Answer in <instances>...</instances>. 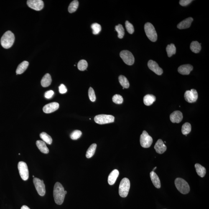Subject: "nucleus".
<instances>
[{
	"instance_id": "nucleus-1",
	"label": "nucleus",
	"mask_w": 209,
	"mask_h": 209,
	"mask_svg": "<svg viewBox=\"0 0 209 209\" xmlns=\"http://www.w3.org/2000/svg\"><path fill=\"white\" fill-rule=\"evenodd\" d=\"M67 191L65 190L63 186L59 182H57L54 185L53 195L55 203L58 205L63 203Z\"/></svg>"
},
{
	"instance_id": "nucleus-2",
	"label": "nucleus",
	"mask_w": 209,
	"mask_h": 209,
	"mask_svg": "<svg viewBox=\"0 0 209 209\" xmlns=\"http://www.w3.org/2000/svg\"><path fill=\"white\" fill-rule=\"evenodd\" d=\"M15 40L14 34L10 31H8L3 34L1 39V45L4 49L11 48Z\"/></svg>"
},
{
	"instance_id": "nucleus-3",
	"label": "nucleus",
	"mask_w": 209,
	"mask_h": 209,
	"mask_svg": "<svg viewBox=\"0 0 209 209\" xmlns=\"http://www.w3.org/2000/svg\"><path fill=\"white\" fill-rule=\"evenodd\" d=\"M175 184L176 187L180 193L186 195L190 192V185L184 179L180 178H177L175 179Z\"/></svg>"
},
{
	"instance_id": "nucleus-4",
	"label": "nucleus",
	"mask_w": 209,
	"mask_h": 209,
	"mask_svg": "<svg viewBox=\"0 0 209 209\" xmlns=\"http://www.w3.org/2000/svg\"><path fill=\"white\" fill-rule=\"evenodd\" d=\"M130 187V182L129 179L124 178L120 182L119 186V194L120 196L126 197L128 196Z\"/></svg>"
},
{
	"instance_id": "nucleus-5",
	"label": "nucleus",
	"mask_w": 209,
	"mask_h": 209,
	"mask_svg": "<svg viewBox=\"0 0 209 209\" xmlns=\"http://www.w3.org/2000/svg\"><path fill=\"white\" fill-rule=\"evenodd\" d=\"M145 32L149 40L155 42L157 39V34L155 29L152 24L147 23L144 26Z\"/></svg>"
},
{
	"instance_id": "nucleus-6",
	"label": "nucleus",
	"mask_w": 209,
	"mask_h": 209,
	"mask_svg": "<svg viewBox=\"0 0 209 209\" xmlns=\"http://www.w3.org/2000/svg\"><path fill=\"white\" fill-rule=\"evenodd\" d=\"M114 119V117L112 115L100 114L95 117L94 121L97 124H104L113 123Z\"/></svg>"
},
{
	"instance_id": "nucleus-7",
	"label": "nucleus",
	"mask_w": 209,
	"mask_h": 209,
	"mask_svg": "<svg viewBox=\"0 0 209 209\" xmlns=\"http://www.w3.org/2000/svg\"><path fill=\"white\" fill-rule=\"evenodd\" d=\"M153 138L147 132L144 131L140 138V142L141 146L144 148L150 147L153 143Z\"/></svg>"
},
{
	"instance_id": "nucleus-8",
	"label": "nucleus",
	"mask_w": 209,
	"mask_h": 209,
	"mask_svg": "<svg viewBox=\"0 0 209 209\" xmlns=\"http://www.w3.org/2000/svg\"><path fill=\"white\" fill-rule=\"evenodd\" d=\"M120 56L125 64L131 65L134 64V58L132 53L129 51L124 50L120 52Z\"/></svg>"
},
{
	"instance_id": "nucleus-9",
	"label": "nucleus",
	"mask_w": 209,
	"mask_h": 209,
	"mask_svg": "<svg viewBox=\"0 0 209 209\" xmlns=\"http://www.w3.org/2000/svg\"><path fill=\"white\" fill-rule=\"evenodd\" d=\"M18 169L20 175L24 180H27L29 178V171L26 163L21 161L18 164Z\"/></svg>"
},
{
	"instance_id": "nucleus-10",
	"label": "nucleus",
	"mask_w": 209,
	"mask_h": 209,
	"mask_svg": "<svg viewBox=\"0 0 209 209\" xmlns=\"http://www.w3.org/2000/svg\"><path fill=\"white\" fill-rule=\"evenodd\" d=\"M33 182L36 190L40 196H44L45 194V187L43 180H41L37 178H34Z\"/></svg>"
},
{
	"instance_id": "nucleus-11",
	"label": "nucleus",
	"mask_w": 209,
	"mask_h": 209,
	"mask_svg": "<svg viewBox=\"0 0 209 209\" xmlns=\"http://www.w3.org/2000/svg\"><path fill=\"white\" fill-rule=\"evenodd\" d=\"M184 96L186 101L190 103H192L197 101L198 95L196 90L192 89L191 90L186 91Z\"/></svg>"
},
{
	"instance_id": "nucleus-12",
	"label": "nucleus",
	"mask_w": 209,
	"mask_h": 209,
	"mask_svg": "<svg viewBox=\"0 0 209 209\" xmlns=\"http://www.w3.org/2000/svg\"><path fill=\"white\" fill-rule=\"evenodd\" d=\"M27 4L31 9L37 11L41 10L44 7V3L42 0H29Z\"/></svg>"
},
{
	"instance_id": "nucleus-13",
	"label": "nucleus",
	"mask_w": 209,
	"mask_h": 209,
	"mask_svg": "<svg viewBox=\"0 0 209 209\" xmlns=\"http://www.w3.org/2000/svg\"><path fill=\"white\" fill-rule=\"evenodd\" d=\"M148 67L149 68L158 75H162L163 71L159 66L158 64L155 61L153 60H149L148 62Z\"/></svg>"
},
{
	"instance_id": "nucleus-14",
	"label": "nucleus",
	"mask_w": 209,
	"mask_h": 209,
	"mask_svg": "<svg viewBox=\"0 0 209 209\" xmlns=\"http://www.w3.org/2000/svg\"><path fill=\"white\" fill-rule=\"evenodd\" d=\"M59 105L58 103L52 102L44 106L43 110L44 112L46 113H49L57 111L59 108Z\"/></svg>"
},
{
	"instance_id": "nucleus-15",
	"label": "nucleus",
	"mask_w": 209,
	"mask_h": 209,
	"mask_svg": "<svg viewBox=\"0 0 209 209\" xmlns=\"http://www.w3.org/2000/svg\"><path fill=\"white\" fill-rule=\"evenodd\" d=\"M170 120L172 123H179L183 119V114L180 111H175L170 115Z\"/></svg>"
},
{
	"instance_id": "nucleus-16",
	"label": "nucleus",
	"mask_w": 209,
	"mask_h": 209,
	"mask_svg": "<svg viewBox=\"0 0 209 209\" xmlns=\"http://www.w3.org/2000/svg\"><path fill=\"white\" fill-rule=\"evenodd\" d=\"M154 149L158 154H162L167 150V148L162 140L159 139L156 142Z\"/></svg>"
},
{
	"instance_id": "nucleus-17",
	"label": "nucleus",
	"mask_w": 209,
	"mask_h": 209,
	"mask_svg": "<svg viewBox=\"0 0 209 209\" xmlns=\"http://www.w3.org/2000/svg\"><path fill=\"white\" fill-rule=\"evenodd\" d=\"M193 67L190 65H185L180 66L178 69L179 73L182 75H190V72L193 70Z\"/></svg>"
},
{
	"instance_id": "nucleus-18",
	"label": "nucleus",
	"mask_w": 209,
	"mask_h": 209,
	"mask_svg": "<svg viewBox=\"0 0 209 209\" xmlns=\"http://www.w3.org/2000/svg\"><path fill=\"white\" fill-rule=\"evenodd\" d=\"M193 19L191 17L187 18L184 19L178 24L177 27L179 29H188L190 27Z\"/></svg>"
},
{
	"instance_id": "nucleus-19",
	"label": "nucleus",
	"mask_w": 209,
	"mask_h": 209,
	"mask_svg": "<svg viewBox=\"0 0 209 209\" xmlns=\"http://www.w3.org/2000/svg\"><path fill=\"white\" fill-rule=\"evenodd\" d=\"M119 174V172L117 169H115L112 171L108 176V182L109 185H113L115 184Z\"/></svg>"
},
{
	"instance_id": "nucleus-20",
	"label": "nucleus",
	"mask_w": 209,
	"mask_h": 209,
	"mask_svg": "<svg viewBox=\"0 0 209 209\" xmlns=\"http://www.w3.org/2000/svg\"><path fill=\"white\" fill-rule=\"evenodd\" d=\"M150 177L151 180L154 186L158 189L160 188L161 183L159 176L154 171H152L150 173Z\"/></svg>"
},
{
	"instance_id": "nucleus-21",
	"label": "nucleus",
	"mask_w": 209,
	"mask_h": 209,
	"mask_svg": "<svg viewBox=\"0 0 209 209\" xmlns=\"http://www.w3.org/2000/svg\"><path fill=\"white\" fill-rule=\"evenodd\" d=\"M36 145L41 152L45 154H47L49 153L48 148H47L45 142H44V141L38 140L36 142Z\"/></svg>"
},
{
	"instance_id": "nucleus-22",
	"label": "nucleus",
	"mask_w": 209,
	"mask_h": 209,
	"mask_svg": "<svg viewBox=\"0 0 209 209\" xmlns=\"http://www.w3.org/2000/svg\"><path fill=\"white\" fill-rule=\"evenodd\" d=\"M156 97L154 95L148 94L144 97V102L145 105L150 106L156 101Z\"/></svg>"
},
{
	"instance_id": "nucleus-23",
	"label": "nucleus",
	"mask_w": 209,
	"mask_h": 209,
	"mask_svg": "<svg viewBox=\"0 0 209 209\" xmlns=\"http://www.w3.org/2000/svg\"><path fill=\"white\" fill-rule=\"evenodd\" d=\"M29 65V62L26 61H24V62L20 64L16 71V73L17 75H20L24 73L27 69Z\"/></svg>"
},
{
	"instance_id": "nucleus-24",
	"label": "nucleus",
	"mask_w": 209,
	"mask_h": 209,
	"mask_svg": "<svg viewBox=\"0 0 209 209\" xmlns=\"http://www.w3.org/2000/svg\"><path fill=\"white\" fill-rule=\"evenodd\" d=\"M52 83L51 77L50 74H45L41 80V85L44 87L49 86Z\"/></svg>"
},
{
	"instance_id": "nucleus-25",
	"label": "nucleus",
	"mask_w": 209,
	"mask_h": 209,
	"mask_svg": "<svg viewBox=\"0 0 209 209\" xmlns=\"http://www.w3.org/2000/svg\"><path fill=\"white\" fill-rule=\"evenodd\" d=\"M201 44L199 43L197 41H193L190 45V49L192 52L195 53H198L201 50Z\"/></svg>"
},
{
	"instance_id": "nucleus-26",
	"label": "nucleus",
	"mask_w": 209,
	"mask_h": 209,
	"mask_svg": "<svg viewBox=\"0 0 209 209\" xmlns=\"http://www.w3.org/2000/svg\"><path fill=\"white\" fill-rule=\"evenodd\" d=\"M195 168L198 175L201 177H205L206 174V169L205 167L200 164H196L195 165Z\"/></svg>"
},
{
	"instance_id": "nucleus-27",
	"label": "nucleus",
	"mask_w": 209,
	"mask_h": 209,
	"mask_svg": "<svg viewBox=\"0 0 209 209\" xmlns=\"http://www.w3.org/2000/svg\"><path fill=\"white\" fill-rule=\"evenodd\" d=\"M118 80L124 88H128L129 87V81L126 77L123 75H120L118 77Z\"/></svg>"
},
{
	"instance_id": "nucleus-28",
	"label": "nucleus",
	"mask_w": 209,
	"mask_h": 209,
	"mask_svg": "<svg viewBox=\"0 0 209 209\" xmlns=\"http://www.w3.org/2000/svg\"><path fill=\"white\" fill-rule=\"evenodd\" d=\"M97 145L96 144H92L90 147L88 148L87 151L86 156L88 159L91 158L93 157L94 154L95 150H96Z\"/></svg>"
},
{
	"instance_id": "nucleus-29",
	"label": "nucleus",
	"mask_w": 209,
	"mask_h": 209,
	"mask_svg": "<svg viewBox=\"0 0 209 209\" xmlns=\"http://www.w3.org/2000/svg\"><path fill=\"white\" fill-rule=\"evenodd\" d=\"M168 56L169 57H171L173 55L176 53V49L175 45L174 44H171L170 45H168L166 48Z\"/></svg>"
},
{
	"instance_id": "nucleus-30",
	"label": "nucleus",
	"mask_w": 209,
	"mask_h": 209,
	"mask_svg": "<svg viewBox=\"0 0 209 209\" xmlns=\"http://www.w3.org/2000/svg\"><path fill=\"white\" fill-rule=\"evenodd\" d=\"M40 137L44 142L47 143L49 144H52V139L51 136L48 134L47 133L45 132H42L40 134Z\"/></svg>"
},
{
	"instance_id": "nucleus-31",
	"label": "nucleus",
	"mask_w": 209,
	"mask_h": 209,
	"mask_svg": "<svg viewBox=\"0 0 209 209\" xmlns=\"http://www.w3.org/2000/svg\"><path fill=\"white\" fill-rule=\"evenodd\" d=\"M79 6V2L75 0L70 3L68 7V11L71 13H73L76 11Z\"/></svg>"
},
{
	"instance_id": "nucleus-32",
	"label": "nucleus",
	"mask_w": 209,
	"mask_h": 209,
	"mask_svg": "<svg viewBox=\"0 0 209 209\" xmlns=\"http://www.w3.org/2000/svg\"><path fill=\"white\" fill-rule=\"evenodd\" d=\"M191 131V126L190 123H186L182 125V133L184 135L188 134Z\"/></svg>"
},
{
	"instance_id": "nucleus-33",
	"label": "nucleus",
	"mask_w": 209,
	"mask_h": 209,
	"mask_svg": "<svg viewBox=\"0 0 209 209\" xmlns=\"http://www.w3.org/2000/svg\"><path fill=\"white\" fill-rule=\"evenodd\" d=\"M115 29L118 33V37L120 39H123L124 35V29L122 25L118 24L115 27Z\"/></svg>"
},
{
	"instance_id": "nucleus-34",
	"label": "nucleus",
	"mask_w": 209,
	"mask_h": 209,
	"mask_svg": "<svg viewBox=\"0 0 209 209\" xmlns=\"http://www.w3.org/2000/svg\"><path fill=\"white\" fill-rule=\"evenodd\" d=\"M88 65V64L86 60H80L78 63V68L79 70L84 71L86 70Z\"/></svg>"
},
{
	"instance_id": "nucleus-35",
	"label": "nucleus",
	"mask_w": 209,
	"mask_h": 209,
	"mask_svg": "<svg viewBox=\"0 0 209 209\" xmlns=\"http://www.w3.org/2000/svg\"><path fill=\"white\" fill-rule=\"evenodd\" d=\"M91 28L93 30V34H97L101 31V25L97 23H94L92 24Z\"/></svg>"
},
{
	"instance_id": "nucleus-36",
	"label": "nucleus",
	"mask_w": 209,
	"mask_h": 209,
	"mask_svg": "<svg viewBox=\"0 0 209 209\" xmlns=\"http://www.w3.org/2000/svg\"><path fill=\"white\" fill-rule=\"evenodd\" d=\"M112 100L113 102L118 104H121L123 103V98L119 95H115L113 97Z\"/></svg>"
},
{
	"instance_id": "nucleus-37",
	"label": "nucleus",
	"mask_w": 209,
	"mask_h": 209,
	"mask_svg": "<svg viewBox=\"0 0 209 209\" xmlns=\"http://www.w3.org/2000/svg\"><path fill=\"white\" fill-rule=\"evenodd\" d=\"M82 135L81 131L80 130H75L72 132L70 135V137L73 140H76L80 138Z\"/></svg>"
},
{
	"instance_id": "nucleus-38",
	"label": "nucleus",
	"mask_w": 209,
	"mask_h": 209,
	"mask_svg": "<svg viewBox=\"0 0 209 209\" xmlns=\"http://www.w3.org/2000/svg\"><path fill=\"white\" fill-rule=\"evenodd\" d=\"M125 26H126L127 30L129 34H133V33L134 32V26L132 24H131L129 21H127L125 22Z\"/></svg>"
},
{
	"instance_id": "nucleus-39",
	"label": "nucleus",
	"mask_w": 209,
	"mask_h": 209,
	"mask_svg": "<svg viewBox=\"0 0 209 209\" xmlns=\"http://www.w3.org/2000/svg\"><path fill=\"white\" fill-rule=\"evenodd\" d=\"M88 96L90 99L91 102H94L96 100L94 90L91 87H90L88 90Z\"/></svg>"
},
{
	"instance_id": "nucleus-40",
	"label": "nucleus",
	"mask_w": 209,
	"mask_h": 209,
	"mask_svg": "<svg viewBox=\"0 0 209 209\" xmlns=\"http://www.w3.org/2000/svg\"><path fill=\"white\" fill-rule=\"evenodd\" d=\"M192 2V0H180L179 1V4L181 6H185L188 5Z\"/></svg>"
},
{
	"instance_id": "nucleus-41",
	"label": "nucleus",
	"mask_w": 209,
	"mask_h": 209,
	"mask_svg": "<svg viewBox=\"0 0 209 209\" xmlns=\"http://www.w3.org/2000/svg\"><path fill=\"white\" fill-rule=\"evenodd\" d=\"M59 91L61 94H64L66 93L67 89L65 86L63 84L60 85L59 86Z\"/></svg>"
},
{
	"instance_id": "nucleus-42",
	"label": "nucleus",
	"mask_w": 209,
	"mask_h": 209,
	"mask_svg": "<svg viewBox=\"0 0 209 209\" xmlns=\"http://www.w3.org/2000/svg\"><path fill=\"white\" fill-rule=\"evenodd\" d=\"M54 92L52 90H49L46 91L45 94V97L46 98L50 99L54 95Z\"/></svg>"
},
{
	"instance_id": "nucleus-43",
	"label": "nucleus",
	"mask_w": 209,
	"mask_h": 209,
	"mask_svg": "<svg viewBox=\"0 0 209 209\" xmlns=\"http://www.w3.org/2000/svg\"><path fill=\"white\" fill-rule=\"evenodd\" d=\"M21 209H30L29 208V207L27 206L24 205L22 207H21Z\"/></svg>"
},
{
	"instance_id": "nucleus-44",
	"label": "nucleus",
	"mask_w": 209,
	"mask_h": 209,
	"mask_svg": "<svg viewBox=\"0 0 209 209\" xmlns=\"http://www.w3.org/2000/svg\"><path fill=\"white\" fill-rule=\"evenodd\" d=\"M156 169H157V167H154V169H153V171H154Z\"/></svg>"
},
{
	"instance_id": "nucleus-45",
	"label": "nucleus",
	"mask_w": 209,
	"mask_h": 209,
	"mask_svg": "<svg viewBox=\"0 0 209 209\" xmlns=\"http://www.w3.org/2000/svg\"><path fill=\"white\" fill-rule=\"evenodd\" d=\"M33 177H34V175H33Z\"/></svg>"
}]
</instances>
